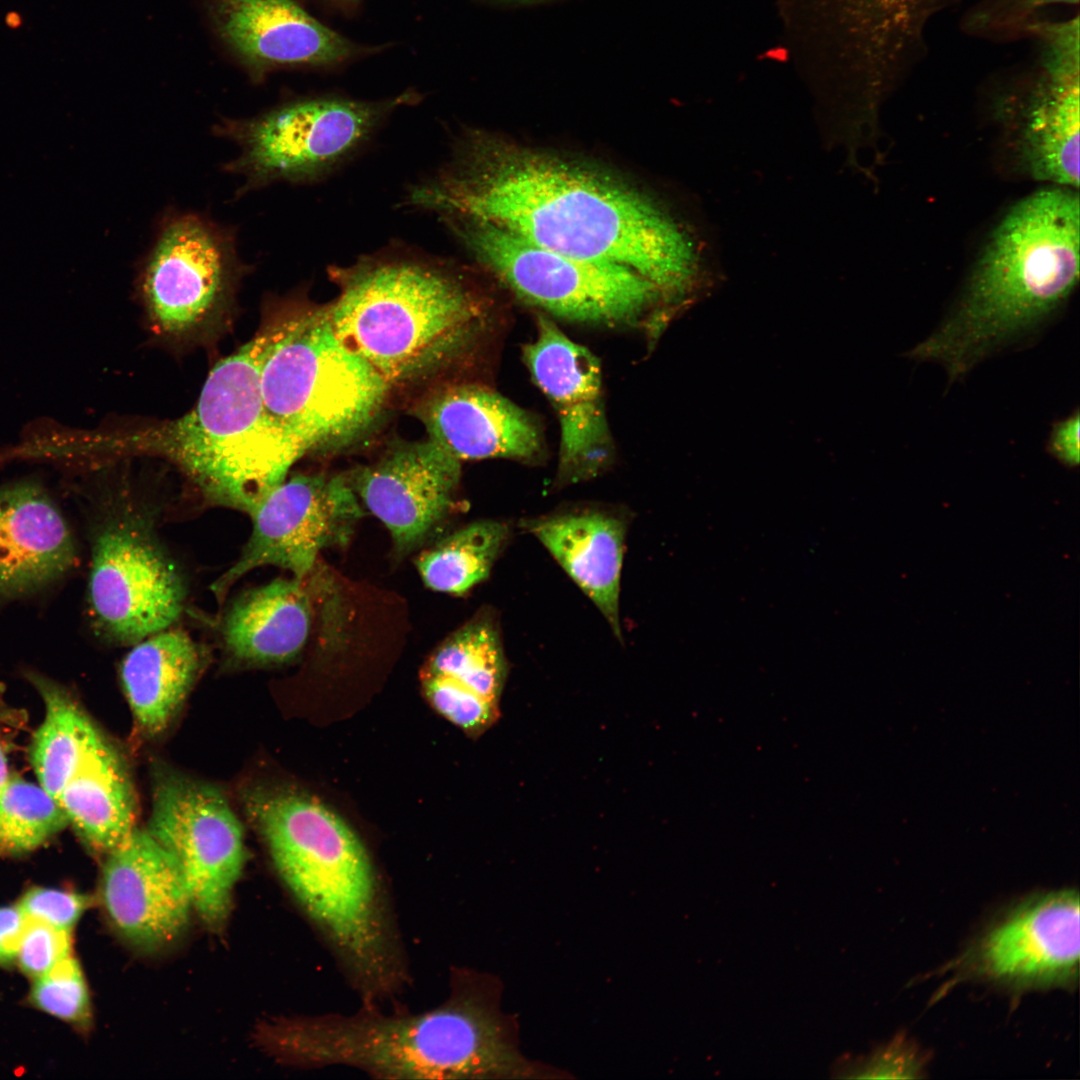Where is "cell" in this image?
Segmentation results:
<instances>
[{
	"mask_svg": "<svg viewBox=\"0 0 1080 1080\" xmlns=\"http://www.w3.org/2000/svg\"><path fill=\"white\" fill-rule=\"evenodd\" d=\"M409 202L573 258L628 267L665 295L706 292L720 277L706 217L685 221L598 170L488 134L464 137Z\"/></svg>",
	"mask_w": 1080,
	"mask_h": 1080,
	"instance_id": "6da1fadb",
	"label": "cell"
},
{
	"mask_svg": "<svg viewBox=\"0 0 1080 1080\" xmlns=\"http://www.w3.org/2000/svg\"><path fill=\"white\" fill-rule=\"evenodd\" d=\"M499 977L474 970L454 976L448 998L420 1013L368 1007L281 1024L283 1056L310 1067L347 1066L386 1079H567L555 1066L527 1058L517 1017L501 1008Z\"/></svg>",
	"mask_w": 1080,
	"mask_h": 1080,
	"instance_id": "7a4b0ae2",
	"label": "cell"
},
{
	"mask_svg": "<svg viewBox=\"0 0 1080 1080\" xmlns=\"http://www.w3.org/2000/svg\"><path fill=\"white\" fill-rule=\"evenodd\" d=\"M1078 189L1052 186L1017 202L999 222L962 295L908 356L942 365L951 381L1044 324L1079 280Z\"/></svg>",
	"mask_w": 1080,
	"mask_h": 1080,
	"instance_id": "3957f363",
	"label": "cell"
},
{
	"mask_svg": "<svg viewBox=\"0 0 1080 1080\" xmlns=\"http://www.w3.org/2000/svg\"><path fill=\"white\" fill-rule=\"evenodd\" d=\"M248 810L274 866L368 1003L390 997L403 966L375 871L351 828L294 792L256 793Z\"/></svg>",
	"mask_w": 1080,
	"mask_h": 1080,
	"instance_id": "277c9868",
	"label": "cell"
},
{
	"mask_svg": "<svg viewBox=\"0 0 1080 1080\" xmlns=\"http://www.w3.org/2000/svg\"><path fill=\"white\" fill-rule=\"evenodd\" d=\"M330 274L339 287L325 307L332 330L390 388L448 366L480 328L482 305L447 262L395 250Z\"/></svg>",
	"mask_w": 1080,
	"mask_h": 1080,
	"instance_id": "5b68a950",
	"label": "cell"
},
{
	"mask_svg": "<svg viewBox=\"0 0 1080 1080\" xmlns=\"http://www.w3.org/2000/svg\"><path fill=\"white\" fill-rule=\"evenodd\" d=\"M278 322L210 371L184 416L111 438L116 450L164 456L217 504L250 514L299 454L264 410L261 367Z\"/></svg>",
	"mask_w": 1080,
	"mask_h": 1080,
	"instance_id": "8992f818",
	"label": "cell"
},
{
	"mask_svg": "<svg viewBox=\"0 0 1080 1080\" xmlns=\"http://www.w3.org/2000/svg\"><path fill=\"white\" fill-rule=\"evenodd\" d=\"M389 389L337 338L325 307L278 322L261 367L267 417L300 457L360 435L379 413Z\"/></svg>",
	"mask_w": 1080,
	"mask_h": 1080,
	"instance_id": "52a82bcc",
	"label": "cell"
},
{
	"mask_svg": "<svg viewBox=\"0 0 1080 1080\" xmlns=\"http://www.w3.org/2000/svg\"><path fill=\"white\" fill-rule=\"evenodd\" d=\"M442 219L514 293L556 316L606 324L631 321L665 296L628 267L573 258L484 222Z\"/></svg>",
	"mask_w": 1080,
	"mask_h": 1080,
	"instance_id": "ba28073f",
	"label": "cell"
},
{
	"mask_svg": "<svg viewBox=\"0 0 1080 1080\" xmlns=\"http://www.w3.org/2000/svg\"><path fill=\"white\" fill-rule=\"evenodd\" d=\"M398 102L315 98L287 103L256 117L223 120L214 132L239 146L224 170L238 174L243 194L277 182L310 183L358 153Z\"/></svg>",
	"mask_w": 1080,
	"mask_h": 1080,
	"instance_id": "9c48e42d",
	"label": "cell"
},
{
	"mask_svg": "<svg viewBox=\"0 0 1080 1080\" xmlns=\"http://www.w3.org/2000/svg\"><path fill=\"white\" fill-rule=\"evenodd\" d=\"M185 597L176 564L144 517L125 513L100 528L92 548L88 605L104 639L133 645L170 628Z\"/></svg>",
	"mask_w": 1080,
	"mask_h": 1080,
	"instance_id": "30bf717a",
	"label": "cell"
},
{
	"mask_svg": "<svg viewBox=\"0 0 1080 1080\" xmlns=\"http://www.w3.org/2000/svg\"><path fill=\"white\" fill-rule=\"evenodd\" d=\"M146 830L178 861L193 905L209 928L227 919L246 859L243 829L213 786L184 776H159Z\"/></svg>",
	"mask_w": 1080,
	"mask_h": 1080,
	"instance_id": "8fae6325",
	"label": "cell"
},
{
	"mask_svg": "<svg viewBox=\"0 0 1080 1080\" xmlns=\"http://www.w3.org/2000/svg\"><path fill=\"white\" fill-rule=\"evenodd\" d=\"M249 515L253 529L240 557L211 586L219 600L262 566L306 579L321 551L350 542L363 509L344 476L298 474L274 487Z\"/></svg>",
	"mask_w": 1080,
	"mask_h": 1080,
	"instance_id": "7c38bea8",
	"label": "cell"
},
{
	"mask_svg": "<svg viewBox=\"0 0 1080 1080\" xmlns=\"http://www.w3.org/2000/svg\"><path fill=\"white\" fill-rule=\"evenodd\" d=\"M235 233L194 212L166 215L143 260L140 290L163 332H185L227 296L241 272Z\"/></svg>",
	"mask_w": 1080,
	"mask_h": 1080,
	"instance_id": "4fadbf2b",
	"label": "cell"
},
{
	"mask_svg": "<svg viewBox=\"0 0 1080 1080\" xmlns=\"http://www.w3.org/2000/svg\"><path fill=\"white\" fill-rule=\"evenodd\" d=\"M106 855L101 900L114 929L143 952L174 943L187 929L193 911L175 857L146 829L137 828Z\"/></svg>",
	"mask_w": 1080,
	"mask_h": 1080,
	"instance_id": "5bb4252c",
	"label": "cell"
},
{
	"mask_svg": "<svg viewBox=\"0 0 1080 1080\" xmlns=\"http://www.w3.org/2000/svg\"><path fill=\"white\" fill-rule=\"evenodd\" d=\"M461 461L432 440L389 450L349 480L365 507L387 528L395 552L420 548L457 505Z\"/></svg>",
	"mask_w": 1080,
	"mask_h": 1080,
	"instance_id": "9a60e30c",
	"label": "cell"
},
{
	"mask_svg": "<svg viewBox=\"0 0 1080 1080\" xmlns=\"http://www.w3.org/2000/svg\"><path fill=\"white\" fill-rule=\"evenodd\" d=\"M537 327L535 340L524 348V358L559 416V480L572 483L591 478L606 464L610 450L599 361L546 317H539Z\"/></svg>",
	"mask_w": 1080,
	"mask_h": 1080,
	"instance_id": "2e32d148",
	"label": "cell"
},
{
	"mask_svg": "<svg viewBox=\"0 0 1080 1080\" xmlns=\"http://www.w3.org/2000/svg\"><path fill=\"white\" fill-rule=\"evenodd\" d=\"M1080 909L1076 890L1026 899L985 932L975 950L977 969L993 980L1056 986L1078 976Z\"/></svg>",
	"mask_w": 1080,
	"mask_h": 1080,
	"instance_id": "e0dca14e",
	"label": "cell"
},
{
	"mask_svg": "<svg viewBox=\"0 0 1080 1080\" xmlns=\"http://www.w3.org/2000/svg\"><path fill=\"white\" fill-rule=\"evenodd\" d=\"M507 662L497 626L477 616L450 634L420 671L424 695L444 718L471 735L497 719Z\"/></svg>",
	"mask_w": 1080,
	"mask_h": 1080,
	"instance_id": "ac0fdd59",
	"label": "cell"
},
{
	"mask_svg": "<svg viewBox=\"0 0 1080 1080\" xmlns=\"http://www.w3.org/2000/svg\"><path fill=\"white\" fill-rule=\"evenodd\" d=\"M428 439L459 461L530 459L541 447L531 417L499 393L455 385L430 396L419 411Z\"/></svg>",
	"mask_w": 1080,
	"mask_h": 1080,
	"instance_id": "d6986e66",
	"label": "cell"
},
{
	"mask_svg": "<svg viewBox=\"0 0 1080 1080\" xmlns=\"http://www.w3.org/2000/svg\"><path fill=\"white\" fill-rule=\"evenodd\" d=\"M75 561L67 522L38 482L0 487V598L38 590L66 574Z\"/></svg>",
	"mask_w": 1080,
	"mask_h": 1080,
	"instance_id": "ffe728a7",
	"label": "cell"
},
{
	"mask_svg": "<svg viewBox=\"0 0 1080 1080\" xmlns=\"http://www.w3.org/2000/svg\"><path fill=\"white\" fill-rule=\"evenodd\" d=\"M223 39L257 71L289 64H329L350 44L293 0H213Z\"/></svg>",
	"mask_w": 1080,
	"mask_h": 1080,
	"instance_id": "44dd1931",
	"label": "cell"
},
{
	"mask_svg": "<svg viewBox=\"0 0 1080 1080\" xmlns=\"http://www.w3.org/2000/svg\"><path fill=\"white\" fill-rule=\"evenodd\" d=\"M520 525L546 547L622 640L619 593L627 530L624 518L587 509L529 518Z\"/></svg>",
	"mask_w": 1080,
	"mask_h": 1080,
	"instance_id": "7402d4cb",
	"label": "cell"
},
{
	"mask_svg": "<svg viewBox=\"0 0 1080 1080\" xmlns=\"http://www.w3.org/2000/svg\"><path fill=\"white\" fill-rule=\"evenodd\" d=\"M1046 72L1021 130L1022 161L1033 178L1078 189L1079 52L1048 49Z\"/></svg>",
	"mask_w": 1080,
	"mask_h": 1080,
	"instance_id": "603a6c76",
	"label": "cell"
},
{
	"mask_svg": "<svg viewBox=\"0 0 1080 1080\" xmlns=\"http://www.w3.org/2000/svg\"><path fill=\"white\" fill-rule=\"evenodd\" d=\"M312 610L305 579L277 578L250 589L224 615V646L232 657L249 664L289 662L308 640Z\"/></svg>",
	"mask_w": 1080,
	"mask_h": 1080,
	"instance_id": "cb8c5ba5",
	"label": "cell"
},
{
	"mask_svg": "<svg viewBox=\"0 0 1080 1080\" xmlns=\"http://www.w3.org/2000/svg\"><path fill=\"white\" fill-rule=\"evenodd\" d=\"M57 801L81 840L97 853H109L136 828L131 777L99 729Z\"/></svg>",
	"mask_w": 1080,
	"mask_h": 1080,
	"instance_id": "d4e9b609",
	"label": "cell"
},
{
	"mask_svg": "<svg viewBox=\"0 0 1080 1080\" xmlns=\"http://www.w3.org/2000/svg\"><path fill=\"white\" fill-rule=\"evenodd\" d=\"M202 666L199 646L184 631L165 629L132 645L120 675L134 719L148 736L162 733Z\"/></svg>",
	"mask_w": 1080,
	"mask_h": 1080,
	"instance_id": "484cf974",
	"label": "cell"
},
{
	"mask_svg": "<svg viewBox=\"0 0 1080 1080\" xmlns=\"http://www.w3.org/2000/svg\"><path fill=\"white\" fill-rule=\"evenodd\" d=\"M28 679L45 712L32 737L30 760L38 783L57 800L98 728L64 688L35 673Z\"/></svg>",
	"mask_w": 1080,
	"mask_h": 1080,
	"instance_id": "4316f807",
	"label": "cell"
},
{
	"mask_svg": "<svg viewBox=\"0 0 1080 1080\" xmlns=\"http://www.w3.org/2000/svg\"><path fill=\"white\" fill-rule=\"evenodd\" d=\"M509 537L508 527L495 520L465 525L424 549L416 567L425 586L437 592L462 595L490 574Z\"/></svg>",
	"mask_w": 1080,
	"mask_h": 1080,
	"instance_id": "83f0119b",
	"label": "cell"
},
{
	"mask_svg": "<svg viewBox=\"0 0 1080 1080\" xmlns=\"http://www.w3.org/2000/svg\"><path fill=\"white\" fill-rule=\"evenodd\" d=\"M67 824L58 801L39 783L10 775L0 791V854L32 851Z\"/></svg>",
	"mask_w": 1080,
	"mask_h": 1080,
	"instance_id": "f1b7e54d",
	"label": "cell"
},
{
	"mask_svg": "<svg viewBox=\"0 0 1080 1080\" xmlns=\"http://www.w3.org/2000/svg\"><path fill=\"white\" fill-rule=\"evenodd\" d=\"M29 1000L36 1008L67 1023L81 1028L90 1023L87 984L78 961L72 955L59 961L46 974L33 979Z\"/></svg>",
	"mask_w": 1080,
	"mask_h": 1080,
	"instance_id": "f546056e",
	"label": "cell"
},
{
	"mask_svg": "<svg viewBox=\"0 0 1080 1080\" xmlns=\"http://www.w3.org/2000/svg\"><path fill=\"white\" fill-rule=\"evenodd\" d=\"M71 943V932L28 918L16 962L25 975L38 978L71 955Z\"/></svg>",
	"mask_w": 1080,
	"mask_h": 1080,
	"instance_id": "4dcf8cb0",
	"label": "cell"
},
{
	"mask_svg": "<svg viewBox=\"0 0 1080 1080\" xmlns=\"http://www.w3.org/2000/svg\"><path fill=\"white\" fill-rule=\"evenodd\" d=\"M91 903V898L81 893L34 887L25 892L18 905L27 918L71 932Z\"/></svg>",
	"mask_w": 1080,
	"mask_h": 1080,
	"instance_id": "1f68e13d",
	"label": "cell"
},
{
	"mask_svg": "<svg viewBox=\"0 0 1080 1080\" xmlns=\"http://www.w3.org/2000/svg\"><path fill=\"white\" fill-rule=\"evenodd\" d=\"M921 1061L906 1044L895 1043L876 1055L859 1072L865 1078H915L919 1077Z\"/></svg>",
	"mask_w": 1080,
	"mask_h": 1080,
	"instance_id": "d6a6232c",
	"label": "cell"
},
{
	"mask_svg": "<svg viewBox=\"0 0 1080 1080\" xmlns=\"http://www.w3.org/2000/svg\"><path fill=\"white\" fill-rule=\"evenodd\" d=\"M1079 426V414L1076 411L1056 422L1049 435V453L1069 469L1079 465Z\"/></svg>",
	"mask_w": 1080,
	"mask_h": 1080,
	"instance_id": "836d02e7",
	"label": "cell"
},
{
	"mask_svg": "<svg viewBox=\"0 0 1080 1080\" xmlns=\"http://www.w3.org/2000/svg\"><path fill=\"white\" fill-rule=\"evenodd\" d=\"M27 921L19 905L0 907V967L16 961Z\"/></svg>",
	"mask_w": 1080,
	"mask_h": 1080,
	"instance_id": "e575fe53",
	"label": "cell"
},
{
	"mask_svg": "<svg viewBox=\"0 0 1080 1080\" xmlns=\"http://www.w3.org/2000/svg\"><path fill=\"white\" fill-rule=\"evenodd\" d=\"M4 744L5 743H4L2 733H1V729H0V791L5 786L6 782L8 781V779H9V777L11 775V773L9 771L8 757H7L6 748H5Z\"/></svg>",
	"mask_w": 1080,
	"mask_h": 1080,
	"instance_id": "d590c367",
	"label": "cell"
},
{
	"mask_svg": "<svg viewBox=\"0 0 1080 1080\" xmlns=\"http://www.w3.org/2000/svg\"><path fill=\"white\" fill-rule=\"evenodd\" d=\"M1078 1H1079V0H1032V2H1033L1034 4H1037V5H1042V4H1050V3H1068V4H1076V3H1078Z\"/></svg>",
	"mask_w": 1080,
	"mask_h": 1080,
	"instance_id": "8d00e7d4",
	"label": "cell"
},
{
	"mask_svg": "<svg viewBox=\"0 0 1080 1080\" xmlns=\"http://www.w3.org/2000/svg\"><path fill=\"white\" fill-rule=\"evenodd\" d=\"M507 1L520 3V4H532V3L542 2V1H545V0H507Z\"/></svg>",
	"mask_w": 1080,
	"mask_h": 1080,
	"instance_id": "74e56055",
	"label": "cell"
}]
</instances>
